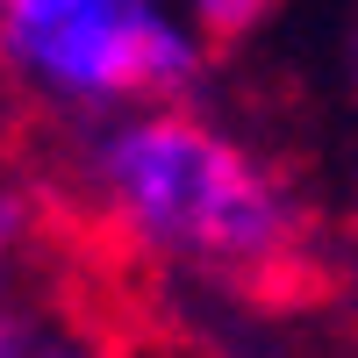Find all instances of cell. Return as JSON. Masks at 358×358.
Returning a JSON list of instances; mask_svg holds the SVG:
<instances>
[{"label":"cell","instance_id":"obj_1","mask_svg":"<svg viewBox=\"0 0 358 358\" xmlns=\"http://www.w3.org/2000/svg\"><path fill=\"white\" fill-rule=\"evenodd\" d=\"M101 201L158 258H187L251 315H315L344 301V258L322 244L315 208L201 115L165 108L115 129L94 158Z\"/></svg>","mask_w":358,"mask_h":358},{"label":"cell","instance_id":"obj_2","mask_svg":"<svg viewBox=\"0 0 358 358\" xmlns=\"http://www.w3.org/2000/svg\"><path fill=\"white\" fill-rule=\"evenodd\" d=\"M0 43L8 65L22 57L86 101H179L201 86V57L151 0H0Z\"/></svg>","mask_w":358,"mask_h":358},{"label":"cell","instance_id":"obj_3","mask_svg":"<svg viewBox=\"0 0 358 358\" xmlns=\"http://www.w3.org/2000/svg\"><path fill=\"white\" fill-rule=\"evenodd\" d=\"M280 15V0H194V36L208 57H229L244 36H258Z\"/></svg>","mask_w":358,"mask_h":358},{"label":"cell","instance_id":"obj_4","mask_svg":"<svg viewBox=\"0 0 358 358\" xmlns=\"http://www.w3.org/2000/svg\"><path fill=\"white\" fill-rule=\"evenodd\" d=\"M351 101H358V43H351Z\"/></svg>","mask_w":358,"mask_h":358},{"label":"cell","instance_id":"obj_5","mask_svg":"<svg viewBox=\"0 0 358 358\" xmlns=\"http://www.w3.org/2000/svg\"><path fill=\"white\" fill-rule=\"evenodd\" d=\"M351 236H358V201H351Z\"/></svg>","mask_w":358,"mask_h":358},{"label":"cell","instance_id":"obj_6","mask_svg":"<svg viewBox=\"0 0 358 358\" xmlns=\"http://www.w3.org/2000/svg\"><path fill=\"white\" fill-rule=\"evenodd\" d=\"M57 358H72V351H57Z\"/></svg>","mask_w":358,"mask_h":358}]
</instances>
